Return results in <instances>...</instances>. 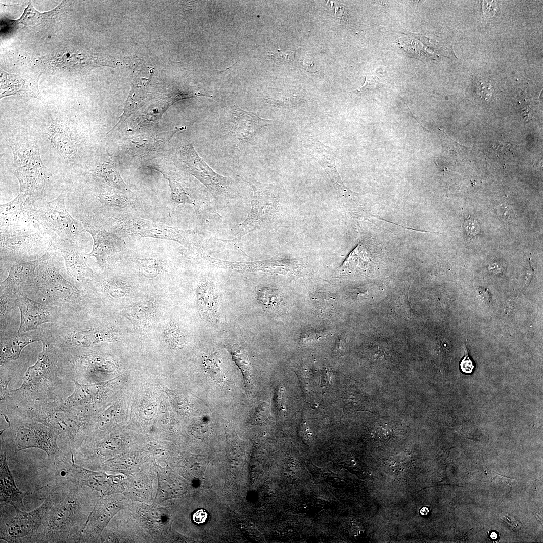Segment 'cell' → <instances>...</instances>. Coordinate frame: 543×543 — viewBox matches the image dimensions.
<instances>
[{
  "label": "cell",
  "instance_id": "obj_1",
  "mask_svg": "<svg viewBox=\"0 0 543 543\" xmlns=\"http://www.w3.org/2000/svg\"><path fill=\"white\" fill-rule=\"evenodd\" d=\"M35 363L29 367L23 377L21 386L10 388L12 404L14 407L34 402L63 400L62 387L73 381L70 370H65L58 363L57 353L45 341Z\"/></svg>",
  "mask_w": 543,
  "mask_h": 543
},
{
  "label": "cell",
  "instance_id": "obj_52",
  "mask_svg": "<svg viewBox=\"0 0 543 543\" xmlns=\"http://www.w3.org/2000/svg\"><path fill=\"white\" fill-rule=\"evenodd\" d=\"M426 509H427V508H422V509H421V514H422V515H426V514H427L428 513V511H426V512L425 511V510H426Z\"/></svg>",
  "mask_w": 543,
  "mask_h": 543
},
{
  "label": "cell",
  "instance_id": "obj_3",
  "mask_svg": "<svg viewBox=\"0 0 543 543\" xmlns=\"http://www.w3.org/2000/svg\"><path fill=\"white\" fill-rule=\"evenodd\" d=\"M17 408L31 419L54 430L70 453L85 443L89 425L86 410L68 407L63 400L34 402Z\"/></svg>",
  "mask_w": 543,
  "mask_h": 543
},
{
  "label": "cell",
  "instance_id": "obj_26",
  "mask_svg": "<svg viewBox=\"0 0 543 543\" xmlns=\"http://www.w3.org/2000/svg\"><path fill=\"white\" fill-rule=\"evenodd\" d=\"M41 339L34 335L20 334L12 338L1 341V366L18 359L21 351L27 345Z\"/></svg>",
  "mask_w": 543,
  "mask_h": 543
},
{
  "label": "cell",
  "instance_id": "obj_47",
  "mask_svg": "<svg viewBox=\"0 0 543 543\" xmlns=\"http://www.w3.org/2000/svg\"><path fill=\"white\" fill-rule=\"evenodd\" d=\"M302 66L306 71L310 73H313L316 71L314 60L312 57H308L305 58L302 62Z\"/></svg>",
  "mask_w": 543,
  "mask_h": 543
},
{
  "label": "cell",
  "instance_id": "obj_51",
  "mask_svg": "<svg viewBox=\"0 0 543 543\" xmlns=\"http://www.w3.org/2000/svg\"><path fill=\"white\" fill-rule=\"evenodd\" d=\"M497 536H497V533H496L495 532H492L490 534V537L493 540L496 539L497 538V537H498Z\"/></svg>",
  "mask_w": 543,
  "mask_h": 543
},
{
  "label": "cell",
  "instance_id": "obj_13",
  "mask_svg": "<svg viewBox=\"0 0 543 543\" xmlns=\"http://www.w3.org/2000/svg\"><path fill=\"white\" fill-rule=\"evenodd\" d=\"M46 133L57 153L66 162L74 163L78 155V141L76 133L67 123L52 117Z\"/></svg>",
  "mask_w": 543,
  "mask_h": 543
},
{
  "label": "cell",
  "instance_id": "obj_37",
  "mask_svg": "<svg viewBox=\"0 0 543 543\" xmlns=\"http://www.w3.org/2000/svg\"><path fill=\"white\" fill-rule=\"evenodd\" d=\"M13 377L10 376H4L1 374V405L5 404V406L9 405L12 403V397L8 384Z\"/></svg>",
  "mask_w": 543,
  "mask_h": 543
},
{
  "label": "cell",
  "instance_id": "obj_32",
  "mask_svg": "<svg viewBox=\"0 0 543 543\" xmlns=\"http://www.w3.org/2000/svg\"><path fill=\"white\" fill-rule=\"evenodd\" d=\"M167 179L171 190V200L177 203L195 204L188 191L179 182L165 172L159 170Z\"/></svg>",
  "mask_w": 543,
  "mask_h": 543
},
{
  "label": "cell",
  "instance_id": "obj_4",
  "mask_svg": "<svg viewBox=\"0 0 543 543\" xmlns=\"http://www.w3.org/2000/svg\"><path fill=\"white\" fill-rule=\"evenodd\" d=\"M13 155L11 172L20 184V194L32 206L41 198L46 188L48 174L34 141H21L11 138L6 139Z\"/></svg>",
  "mask_w": 543,
  "mask_h": 543
},
{
  "label": "cell",
  "instance_id": "obj_17",
  "mask_svg": "<svg viewBox=\"0 0 543 543\" xmlns=\"http://www.w3.org/2000/svg\"><path fill=\"white\" fill-rule=\"evenodd\" d=\"M119 509L111 498L101 499L88 516L80 533V542H87L99 536Z\"/></svg>",
  "mask_w": 543,
  "mask_h": 543
},
{
  "label": "cell",
  "instance_id": "obj_46",
  "mask_svg": "<svg viewBox=\"0 0 543 543\" xmlns=\"http://www.w3.org/2000/svg\"><path fill=\"white\" fill-rule=\"evenodd\" d=\"M377 83L376 78L371 76L367 75L364 84L357 89L358 92H364L367 89H372L376 86Z\"/></svg>",
  "mask_w": 543,
  "mask_h": 543
},
{
  "label": "cell",
  "instance_id": "obj_23",
  "mask_svg": "<svg viewBox=\"0 0 543 543\" xmlns=\"http://www.w3.org/2000/svg\"><path fill=\"white\" fill-rule=\"evenodd\" d=\"M29 207L31 206L20 193L12 201L1 205V227L18 226L27 222L31 214L26 209Z\"/></svg>",
  "mask_w": 543,
  "mask_h": 543
},
{
  "label": "cell",
  "instance_id": "obj_20",
  "mask_svg": "<svg viewBox=\"0 0 543 543\" xmlns=\"http://www.w3.org/2000/svg\"><path fill=\"white\" fill-rule=\"evenodd\" d=\"M58 248L64 258L66 272L71 277L83 281L92 274L76 243L60 239Z\"/></svg>",
  "mask_w": 543,
  "mask_h": 543
},
{
  "label": "cell",
  "instance_id": "obj_48",
  "mask_svg": "<svg viewBox=\"0 0 543 543\" xmlns=\"http://www.w3.org/2000/svg\"><path fill=\"white\" fill-rule=\"evenodd\" d=\"M207 518V514L203 509L197 510L193 515L194 522L198 524L204 523Z\"/></svg>",
  "mask_w": 543,
  "mask_h": 543
},
{
  "label": "cell",
  "instance_id": "obj_24",
  "mask_svg": "<svg viewBox=\"0 0 543 543\" xmlns=\"http://www.w3.org/2000/svg\"><path fill=\"white\" fill-rule=\"evenodd\" d=\"M1 251L22 252L33 249L39 240L38 233H26L19 230L1 229Z\"/></svg>",
  "mask_w": 543,
  "mask_h": 543
},
{
  "label": "cell",
  "instance_id": "obj_7",
  "mask_svg": "<svg viewBox=\"0 0 543 543\" xmlns=\"http://www.w3.org/2000/svg\"><path fill=\"white\" fill-rule=\"evenodd\" d=\"M176 157L178 162L188 172L203 184L216 199L230 196L231 180L215 172L199 156L195 150L188 132L184 133L178 144Z\"/></svg>",
  "mask_w": 543,
  "mask_h": 543
},
{
  "label": "cell",
  "instance_id": "obj_35",
  "mask_svg": "<svg viewBox=\"0 0 543 543\" xmlns=\"http://www.w3.org/2000/svg\"><path fill=\"white\" fill-rule=\"evenodd\" d=\"M265 99L270 103L285 108L297 106L305 101L298 95L291 93H281L274 95L266 96Z\"/></svg>",
  "mask_w": 543,
  "mask_h": 543
},
{
  "label": "cell",
  "instance_id": "obj_31",
  "mask_svg": "<svg viewBox=\"0 0 543 543\" xmlns=\"http://www.w3.org/2000/svg\"><path fill=\"white\" fill-rule=\"evenodd\" d=\"M100 173L104 181L110 187L120 191H127L128 186L122 179L118 168L109 162L103 163L100 166Z\"/></svg>",
  "mask_w": 543,
  "mask_h": 543
},
{
  "label": "cell",
  "instance_id": "obj_22",
  "mask_svg": "<svg viewBox=\"0 0 543 543\" xmlns=\"http://www.w3.org/2000/svg\"><path fill=\"white\" fill-rule=\"evenodd\" d=\"M43 62L48 65L60 69L79 70L88 67L98 66L94 62L96 58L84 53L73 51L59 52L54 55L45 56Z\"/></svg>",
  "mask_w": 543,
  "mask_h": 543
},
{
  "label": "cell",
  "instance_id": "obj_42",
  "mask_svg": "<svg viewBox=\"0 0 543 543\" xmlns=\"http://www.w3.org/2000/svg\"><path fill=\"white\" fill-rule=\"evenodd\" d=\"M464 227L466 231L472 235H476L480 230L478 222L474 218H469L464 223Z\"/></svg>",
  "mask_w": 543,
  "mask_h": 543
},
{
  "label": "cell",
  "instance_id": "obj_27",
  "mask_svg": "<svg viewBox=\"0 0 543 543\" xmlns=\"http://www.w3.org/2000/svg\"><path fill=\"white\" fill-rule=\"evenodd\" d=\"M372 256L366 244L361 242L351 252L342 265L339 268L341 275L363 273L371 263Z\"/></svg>",
  "mask_w": 543,
  "mask_h": 543
},
{
  "label": "cell",
  "instance_id": "obj_39",
  "mask_svg": "<svg viewBox=\"0 0 543 543\" xmlns=\"http://www.w3.org/2000/svg\"><path fill=\"white\" fill-rule=\"evenodd\" d=\"M500 518L505 525L511 530L517 531L522 526V523L518 520L509 514L503 513L500 515Z\"/></svg>",
  "mask_w": 543,
  "mask_h": 543
},
{
  "label": "cell",
  "instance_id": "obj_8",
  "mask_svg": "<svg viewBox=\"0 0 543 543\" xmlns=\"http://www.w3.org/2000/svg\"><path fill=\"white\" fill-rule=\"evenodd\" d=\"M65 196L66 192L62 190L56 199L32 208L31 214L34 219L55 232L60 239L76 243L83 226L67 210Z\"/></svg>",
  "mask_w": 543,
  "mask_h": 543
},
{
  "label": "cell",
  "instance_id": "obj_11",
  "mask_svg": "<svg viewBox=\"0 0 543 543\" xmlns=\"http://www.w3.org/2000/svg\"><path fill=\"white\" fill-rule=\"evenodd\" d=\"M48 260L41 263L36 270L35 280L38 290L45 296L54 300L78 298L81 291L64 279L60 273V269Z\"/></svg>",
  "mask_w": 543,
  "mask_h": 543
},
{
  "label": "cell",
  "instance_id": "obj_40",
  "mask_svg": "<svg viewBox=\"0 0 543 543\" xmlns=\"http://www.w3.org/2000/svg\"><path fill=\"white\" fill-rule=\"evenodd\" d=\"M476 88L477 94L481 98L489 100L492 94V87L488 82L479 80L476 82Z\"/></svg>",
  "mask_w": 543,
  "mask_h": 543
},
{
  "label": "cell",
  "instance_id": "obj_25",
  "mask_svg": "<svg viewBox=\"0 0 543 543\" xmlns=\"http://www.w3.org/2000/svg\"><path fill=\"white\" fill-rule=\"evenodd\" d=\"M197 301L199 308L206 320L216 322L218 316V300L213 286L210 282L201 283L197 289Z\"/></svg>",
  "mask_w": 543,
  "mask_h": 543
},
{
  "label": "cell",
  "instance_id": "obj_38",
  "mask_svg": "<svg viewBox=\"0 0 543 543\" xmlns=\"http://www.w3.org/2000/svg\"><path fill=\"white\" fill-rule=\"evenodd\" d=\"M268 56L276 64H286L294 60L295 54L291 50H279L273 53H269Z\"/></svg>",
  "mask_w": 543,
  "mask_h": 543
},
{
  "label": "cell",
  "instance_id": "obj_2",
  "mask_svg": "<svg viewBox=\"0 0 543 543\" xmlns=\"http://www.w3.org/2000/svg\"><path fill=\"white\" fill-rule=\"evenodd\" d=\"M8 426L1 434V450L8 458L19 451L38 448L45 451L50 463L65 457L57 443V433L51 427L29 418L16 408L1 412Z\"/></svg>",
  "mask_w": 543,
  "mask_h": 543
},
{
  "label": "cell",
  "instance_id": "obj_21",
  "mask_svg": "<svg viewBox=\"0 0 543 543\" xmlns=\"http://www.w3.org/2000/svg\"><path fill=\"white\" fill-rule=\"evenodd\" d=\"M49 258V255L46 252L40 258L32 261H13L7 267V277L1 282V290L6 289L12 291L20 284L34 277L37 267Z\"/></svg>",
  "mask_w": 543,
  "mask_h": 543
},
{
  "label": "cell",
  "instance_id": "obj_6",
  "mask_svg": "<svg viewBox=\"0 0 543 543\" xmlns=\"http://www.w3.org/2000/svg\"><path fill=\"white\" fill-rule=\"evenodd\" d=\"M65 485L57 486L42 504L35 509L16 511V515L1 522V539L8 542H41L49 512L67 493Z\"/></svg>",
  "mask_w": 543,
  "mask_h": 543
},
{
  "label": "cell",
  "instance_id": "obj_33",
  "mask_svg": "<svg viewBox=\"0 0 543 543\" xmlns=\"http://www.w3.org/2000/svg\"><path fill=\"white\" fill-rule=\"evenodd\" d=\"M97 198L103 205L120 208H131L134 203L127 197L116 193H103L99 194Z\"/></svg>",
  "mask_w": 543,
  "mask_h": 543
},
{
  "label": "cell",
  "instance_id": "obj_44",
  "mask_svg": "<svg viewBox=\"0 0 543 543\" xmlns=\"http://www.w3.org/2000/svg\"><path fill=\"white\" fill-rule=\"evenodd\" d=\"M460 367L462 371L465 373H471L472 372L474 369V365L467 353L461 361Z\"/></svg>",
  "mask_w": 543,
  "mask_h": 543
},
{
  "label": "cell",
  "instance_id": "obj_12",
  "mask_svg": "<svg viewBox=\"0 0 543 543\" xmlns=\"http://www.w3.org/2000/svg\"><path fill=\"white\" fill-rule=\"evenodd\" d=\"M185 129L176 127L168 131L136 135L124 139L123 148L128 154L138 158H155L175 134Z\"/></svg>",
  "mask_w": 543,
  "mask_h": 543
},
{
  "label": "cell",
  "instance_id": "obj_18",
  "mask_svg": "<svg viewBox=\"0 0 543 543\" xmlns=\"http://www.w3.org/2000/svg\"><path fill=\"white\" fill-rule=\"evenodd\" d=\"M6 453L0 454V501L11 505L16 511H24L23 499L29 493L21 491L16 486L10 472Z\"/></svg>",
  "mask_w": 543,
  "mask_h": 543
},
{
  "label": "cell",
  "instance_id": "obj_28",
  "mask_svg": "<svg viewBox=\"0 0 543 543\" xmlns=\"http://www.w3.org/2000/svg\"><path fill=\"white\" fill-rule=\"evenodd\" d=\"M63 5L64 2L50 11L41 13L37 11L30 3L19 19L9 21L11 24H22L26 26L42 24L58 13Z\"/></svg>",
  "mask_w": 543,
  "mask_h": 543
},
{
  "label": "cell",
  "instance_id": "obj_16",
  "mask_svg": "<svg viewBox=\"0 0 543 543\" xmlns=\"http://www.w3.org/2000/svg\"><path fill=\"white\" fill-rule=\"evenodd\" d=\"M272 122V120L260 118L253 112L236 107L232 113L230 132L237 142L241 144L249 143L260 129Z\"/></svg>",
  "mask_w": 543,
  "mask_h": 543
},
{
  "label": "cell",
  "instance_id": "obj_45",
  "mask_svg": "<svg viewBox=\"0 0 543 543\" xmlns=\"http://www.w3.org/2000/svg\"><path fill=\"white\" fill-rule=\"evenodd\" d=\"M500 217L505 221H508L513 218V212L509 208L505 206H500L498 209Z\"/></svg>",
  "mask_w": 543,
  "mask_h": 543
},
{
  "label": "cell",
  "instance_id": "obj_36",
  "mask_svg": "<svg viewBox=\"0 0 543 543\" xmlns=\"http://www.w3.org/2000/svg\"><path fill=\"white\" fill-rule=\"evenodd\" d=\"M257 298L262 305L269 309H274L280 302L281 295L277 289L263 287L258 289Z\"/></svg>",
  "mask_w": 543,
  "mask_h": 543
},
{
  "label": "cell",
  "instance_id": "obj_14",
  "mask_svg": "<svg viewBox=\"0 0 543 543\" xmlns=\"http://www.w3.org/2000/svg\"><path fill=\"white\" fill-rule=\"evenodd\" d=\"M16 304L19 309L21 316L18 334L35 330L42 324L53 322L58 317L57 313L53 307L26 296L18 297Z\"/></svg>",
  "mask_w": 543,
  "mask_h": 543
},
{
  "label": "cell",
  "instance_id": "obj_50",
  "mask_svg": "<svg viewBox=\"0 0 543 543\" xmlns=\"http://www.w3.org/2000/svg\"><path fill=\"white\" fill-rule=\"evenodd\" d=\"M533 275V269H532V268L531 266V269H530L527 272V273H526V275L525 276L526 282H527L528 283H529V282H530L531 281V279L532 278Z\"/></svg>",
  "mask_w": 543,
  "mask_h": 543
},
{
  "label": "cell",
  "instance_id": "obj_43",
  "mask_svg": "<svg viewBox=\"0 0 543 543\" xmlns=\"http://www.w3.org/2000/svg\"><path fill=\"white\" fill-rule=\"evenodd\" d=\"M196 435L200 438H205L209 434V426L203 421L196 423L193 427Z\"/></svg>",
  "mask_w": 543,
  "mask_h": 543
},
{
  "label": "cell",
  "instance_id": "obj_34",
  "mask_svg": "<svg viewBox=\"0 0 543 543\" xmlns=\"http://www.w3.org/2000/svg\"><path fill=\"white\" fill-rule=\"evenodd\" d=\"M204 368L214 380L221 381L224 378L225 368L217 354H212L204 359Z\"/></svg>",
  "mask_w": 543,
  "mask_h": 543
},
{
  "label": "cell",
  "instance_id": "obj_49",
  "mask_svg": "<svg viewBox=\"0 0 543 543\" xmlns=\"http://www.w3.org/2000/svg\"><path fill=\"white\" fill-rule=\"evenodd\" d=\"M478 293L481 300L483 301H485V302H489L490 301L491 296L487 289L480 288V289H478Z\"/></svg>",
  "mask_w": 543,
  "mask_h": 543
},
{
  "label": "cell",
  "instance_id": "obj_5",
  "mask_svg": "<svg viewBox=\"0 0 543 543\" xmlns=\"http://www.w3.org/2000/svg\"><path fill=\"white\" fill-rule=\"evenodd\" d=\"M81 487L74 485L50 510L41 542H79L82 522Z\"/></svg>",
  "mask_w": 543,
  "mask_h": 543
},
{
  "label": "cell",
  "instance_id": "obj_10",
  "mask_svg": "<svg viewBox=\"0 0 543 543\" xmlns=\"http://www.w3.org/2000/svg\"><path fill=\"white\" fill-rule=\"evenodd\" d=\"M114 221L119 229L132 237L170 240L186 247H190V236L194 233L191 230H182L136 217H120Z\"/></svg>",
  "mask_w": 543,
  "mask_h": 543
},
{
  "label": "cell",
  "instance_id": "obj_29",
  "mask_svg": "<svg viewBox=\"0 0 543 543\" xmlns=\"http://www.w3.org/2000/svg\"><path fill=\"white\" fill-rule=\"evenodd\" d=\"M110 337L107 331L81 330L72 334L69 341L74 346L87 347L96 343L109 340Z\"/></svg>",
  "mask_w": 543,
  "mask_h": 543
},
{
  "label": "cell",
  "instance_id": "obj_19",
  "mask_svg": "<svg viewBox=\"0 0 543 543\" xmlns=\"http://www.w3.org/2000/svg\"><path fill=\"white\" fill-rule=\"evenodd\" d=\"M1 98L9 96L39 98L37 81L34 79L10 74L1 69Z\"/></svg>",
  "mask_w": 543,
  "mask_h": 543
},
{
  "label": "cell",
  "instance_id": "obj_41",
  "mask_svg": "<svg viewBox=\"0 0 543 543\" xmlns=\"http://www.w3.org/2000/svg\"><path fill=\"white\" fill-rule=\"evenodd\" d=\"M141 268L142 270L151 275L157 274L158 266L156 260L147 259L141 261Z\"/></svg>",
  "mask_w": 543,
  "mask_h": 543
},
{
  "label": "cell",
  "instance_id": "obj_30",
  "mask_svg": "<svg viewBox=\"0 0 543 543\" xmlns=\"http://www.w3.org/2000/svg\"><path fill=\"white\" fill-rule=\"evenodd\" d=\"M231 353L233 360L242 373L245 386L249 390L252 386L251 366L247 352L238 344H234L231 348Z\"/></svg>",
  "mask_w": 543,
  "mask_h": 543
},
{
  "label": "cell",
  "instance_id": "obj_9",
  "mask_svg": "<svg viewBox=\"0 0 543 543\" xmlns=\"http://www.w3.org/2000/svg\"><path fill=\"white\" fill-rule=\"evenodd\" d=\"M253 190L251 210L240 227L235 240H239L249 232L264 226L278 212L279 192L276 186L260 182H248Z\"/></svg>",
  "mask_w": 543,
  "mask_h": 543
},
{
  "label": "cell",
  "instance_id": "obj_15",
  "mask_svg": "<svg viewBox=\"0 0 543 543\" xmlns=\"http://www.w3.org/2000/svg\"><path fill=\"white\" fill-rule=\"evenodd\" d=\"M83 226V231L89 232L93 239L92 251L86 255L87 258L95 257L100 265H103L109 256L124 248L123 240L108 232L101 225L89 222L85 223Z\"/></svg>",
  "mask_w": 543,
  "mask_h": 543
}]
</instances>
